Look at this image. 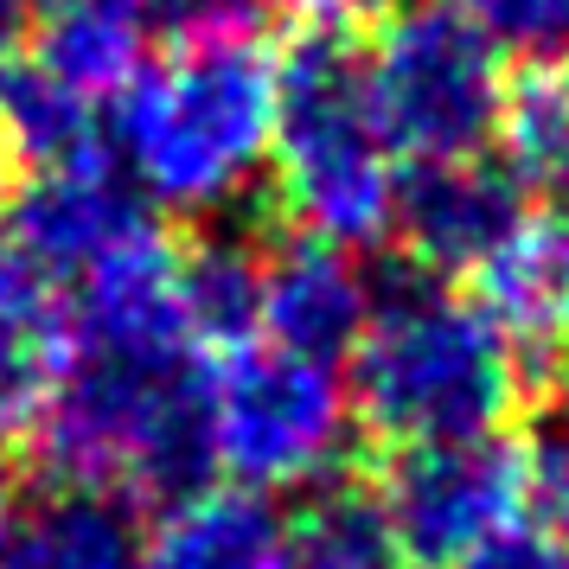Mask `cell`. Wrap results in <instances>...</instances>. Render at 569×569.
I'll use <instances>...</instances> for the list:
<instances>
[{
    "instance_id": "obj_1",
    "label": "cell",
    "mask_w": 569,
    "mask_h": 569,
    "mask_svg": "<svg viewBox=\"0 0 569 569\" xmlns=\"http://www.w3.org/2000/svg\"><path fill=\"white\" fill-rule=\"evenodd\" d=\"M64 346L39 410L46 461L64 487L186 492L206 473V339L186 313V257L160 224L58 295Z\"/></svg>"
},
{
    "instance_id": "obj_2",
    "label": "cell",
    "mask_w": 569,
    "mask_h": 569,
    "mask_svg": "<svg viewBox=\"0 0 569 569\" xmlns=\"http://www.w3.org/2000/svg\"><path fill=\"white\" fill-rule=\"evenodd\" d=\"M276 141V58L257 39L173 46L148 58L109 103V167L148 211L231 218L269 180Z\"/></svg>"
},
{
    "instance_id": "obj_3",
    "label": "cell",
    "mask_w": 569,
    "mask_h": 569,
    "mask_svg": "<svg viewBox=\"0 0 569 569\" xmlns=\"http://www.w3.org/2000/svg\"><path fill=\"white\" fill-rule=\"evenodd\" d=\"M346 390L352 416L397 448L487 436L518 397V359L473 308V295H455L436 276H403L371 295Z\"/></svg>"
},
{
    "instance_id": "obj_4",
    "label": "cell",
    "mask_w": 569,
    "mask_h": 569,
    "mask_svg": "<svg viewBox=\"0 0 569 569\" xmlns=\"http://www.w3.org/2000/svg\"><path fill=\"white\" fill-rule=\"evenodd\" d=\"M269 180L301 237L365 250L390 237L397 218V148H390L365 52L339 32H308L288 58H276V141H269Z\"/></svg>"
},
{
    "instance_id": "obj_5",
    "label": "cell",
    "mask_w": 569,
    "mask_h": 569,
    "mask_svg": "<svg viewBox=\"0 0 569 569\" xmlns=\"http://www.w3.org/2000/svg\"><path fill=\"white\" fill-rule=\"evenodd\" d=\"M352 390L339 359L243 339L206 365V467L243 492H308L352 448Z\"/></svg>"
},
{
    "instance_id": "obj_6",
    "label": "cell",
    "mask_w": 569,
    "mask_h": 569,
    "mask_svg": "<svg viewBox=\"0 0 569 569\" xmlns=\"http://www.w3.org/2000/svg\"><path fill=\"white\" fill-rule=\"evenodd\" d=\"M506 58L467 27L448 0H403L385 13L378 46L365 52V83L397 160H461L487 154Z\"/></svg>"
},
{
    "instance_id": "obj_7",
    "label": "cell",
    "mask_w": 569,
    "mask_h": 569,
    "mask_svg": "<svg viewBox=\"0 0 569 569\" xmlns=\"http://www.w3.org/2000/svg\"><path fill=\"white\" fill-rule=\"evenodd\" d=\"M531 467L525 448L487 429V436H441L403 441L378 480V518H385L397 557L416 569H448L473 543L525 518Z\"/></svg>"
},
{
    "instance_id": "obj_8",
    "label": "cell",
    "mask_w": 569,
    "mask_h": 569,
    "mask_svg": "<svg viewBox=\"0 0 569 569\" xmlns=\"http://www.w3.org/2000/svg\"><path fill=\"white\" fill-rule=\"evenodd\" d=\"M148 224H154V211L134 199L129 180L109 160L27 173L20 199H7V250L52 295H64L78 276H90L97 262L116 257Z\"/></svg>"
},
{
    "instance_id": "obj_9",
    "label": "cell",
    "mask_w": 569,
    "mask_h": 569,
    "mask_svg": "<svg viewBox=\"0 0 569 569\" xmlns=\"http://www.w3.org/2000/svg\"><path fill=\"white\" fill-rule=\"evenodd\" d=\"M518 224H525V186L506 173L499 154L422 160L416 173H403L390 218L422 276H473Z\"/></svg>"
},
{
    "instance_id": "obj_10",
    "label": "cell",
    "mask_w": 569,
    "mask_h": 569,
    "mask_svg": "<svg viewBox=\"0 0 569 569\" xmlns=\"http://www.w3.org/2000/svg\"><path fill=\"white\" fill-rule=\"evenodd\" d=\"M371 276L352 250L320 243V237H288L257 262V339L313 352V359H346L371 313Z\"/></svg>"
},
{
    "instance_id": "obj_11",
    "label": "cell",
    "mask_w": 569,
    "mask_h": 569,
    "mask_svg": "<svg viewBox=\"0 0 569 569\" xmlns=\"http://www.w3.org/2000/svg\"><path fill=\"white\" fill-rule=\"evenodd\" d=\"M473 308L506 339L518 371L569 365V224H518L480 269Z\"/></svg>"
},
{
    "instance_id": "obj_12",
    "label": "cell",
    "mask_w": 569,
    "mask_h": 569,
    "mask_svg": "<svg viewBox=\"0 0 569 569\" xmlns=\"http://www.w3.org/2000/svg\"><path fill=\"white\" fill-rule=\"evenodd\" d=\"M141 569H288V518L243 487H186L141 531Z\"/></svg>"
},
{
    "instance_id": "obj_13",
    "label": "cell",
    "mask_w": 569,
    "mask_h": 569,
    "mask_svg": "<svg viewBox=\"0 0 569 569\" xmlns=\"http://www.w3.org/2000/svg\"><path fill=\"white\" fill-rule=\"evenodd\" d=\"M103 134L109 103L52 78L27 46L0 52V160H13L27 173L90 167V160H109Z\"/></svg>"
},
{
    "instance_id": "obj_14",
    "label": "cell",
    "mask_w": 569,
    "mask_h": 569,
    "mask_svg": "<svg viewBox=\"0 0 569 569\" xmlns=\"http://www.w3.org/2000/svg\"><path fill=\"white\" fill-rule=\"evenodd\" d=\"M0 569H141V525L116 492L58 487L39 506H20Z\"/></svg>"
},
{
    "instance_id": "obj_15",
    "label": "cell",
    "mask_w": 569,
    "mask_h": 569,
    "mask_svg": "<svg viewBox=\"0 0 569 569\" xmlns=\"http://www.w3.org/2000/svg\"><path fill=\"white\" fill-rule=\"evenodd\" d=\"M20 46L71 90L97 97V103H116L122 83L148 64L154 39L134 20L129 0H39Z\"/></svg>"
},
{
    "instance_id": "obj_16",
    "label": "cell",
    "mask_w": 569,
    "mask_h": 569,
    "mask_svg": "<svg viewBox=\"0 0 569 569\" xmlns=\"http://www.w3.org/2000/svg\"><path fill=\"white\" fill-rule=\"evenodd\" d=\"M64 308L27 262L0 243V441L39 422L58 378Z\"/></svg>"
},
{
    "instance_id": "obj_17",
    "label": "cell",
    "mask_w": 569,
    "mask_h": 569,
    "mask_svg": "<svg viewBox=\"0 0 569 569\" xmlns=\"http://www.w3.org/2000/svg\"><path fill=\"white\" fill-rule=\"evenodd\" d=\"M492 148H499L506 173L525 192L569 180V58L525 64L506 83L499 122H492Z\"/></svg>"
},
{
    "instance_id": "obj_18",
    "label": "cell",
    "mask_w": 569,
    "mask_h": 569,
    "mask_svg": "<svg viewBox=\"0 0 569 569\" xmlns=\"http://www.w3.org/2000/svg\"><path fill=\"white\" fill-rule=\"evenodd\" d=\"M257 262L250 243H206L186 257V313L206 352L257 339Z\"/></svg>"
},
{
    "instance_id": "obj_19",
    "label": "cell",
    "mask_w": 569,
    "mask_h": 569,
    "mask_svg": "<svg viewBox=\"0 0 569 569\" xmlns=\"http://www.w3.org/2000/svg\"><path fill=\"white\" fill-rule=\"evenodd\" d=\"M288 569H403V557L371 499L333 492L301 525H288Z\"/></svg>"
},
{
    "instance_id": "obj_20",
    "label": "cell",
    "mask_w": 569,
    "mask_h": 569,
    "mask_svg": "<svg viewBox=\"0 0 569 569\" xmlns=\"http://www.w3.org/2000/svg\"><path fill=\"white\" fill-rule=\"evenodd\" d=\"M499 58L550 64L569 58V0H448Z\"/></svg>"
},
{
    "instance_id": "obj_21",
    "label": "cell",
    "mask_w": 569,
    "mask_h": 569,
    "mask_svg": "<svg viewBox=\"0 0 569 569\" xmlns=\"http://www.w3.org/2000/svg\"><path fill=\"white\" fill-rule=\"evenodd\" d=\"M148 39L167 46H218V39H257L269 0H129Z\"/></svg>"
},
{
    "instance_id": "obj_22",
    "label": "cell",
    "mask_w": 569,
    "mask_h": 569,
    "mask_svg": "<svg viewBox=\"0 0 569 569\" xmlns=\"http://www.w3.org/2000/svg\"><path fill=\"white\" fill-rule=\"evenodd\" d=\"M531 492H538L543 531L569 550V390H557L538 410V436H531Z\"/></svg>"
},
{
    "instance_id": "obj_23",
    "label": "cell",
    "mask_w": 569,
    "mask_h": 569,
    "mask_svg": "<svg viewBox=\"0 0 569 569\" xmlns=\"http://www.w3.org/2000/svg\"><path fill=\"white\" fill-rule=\"evenodd\" d=\"M448 569H569V550L543 525H506V531H492L487 543H473L467 557H455Z\"/></svg>"
},
{
    "instance_id": "obj_24",
    "label": "cell",
    "mask_w": 569,
    "mask_h": 569,
    "mask_svg": "<svg viewBox=\"0 0 569 569\" xmlns=\"http://www.w3.org/2000/svg\"><path fill=\"white\" fill-rule=\"evenodd\" d=\"M282 7H295V13H308L313 27H346V20H371V13H397L403 0H282Z\"/></svg>"
},
{
    "instance_id": "obj_25",
    "label": "cell",
    "mask_w": 569,
    "mask_h": 569,
    "mask_svg": "<svg viewBox=\"0 0 569 569\" xmlns=\"http://www.w3.org/2000/svg\"><path fill=\"white\" fill-rule=\"evenodd\" d=\"M32 13H39V0H0V52H13L27 39Z\"/></svg>"
},
{
    "instance_id": "obj_26",
    "label": "cell",
    "mask_w": 569,
    "mask_h": 569,
    "mask_svg": "<svg viewBox=\"0 0 569 569\" xmlns=\"http://www.w3.org/2000/svg\"><path fill=\"white\" fill-rule=\"evenodd\" d=\"M13 518H20V487H13V473L0 467V543H7V531H13Z\"/></svg>"
},
{
    "instance_id": "obj_27",
    "label": "cell",
    "mask_w": 569,
    "mask_h": 569,
    "mask_svg": "<svg viewBox=\"0 0 569 569\" xmlns=\"http://www.w3.org/2000/svg\"><path fill=\"white\" fill-rule=\"evenodd\" d=\"M0 224H7V180H0Z\"/></svg>"
},
{
    "instance_id": "obj_28",
    "label": "cell",
    "mask_w": 569,
    "mask_h": 569,
    "mask_svg": "<svg viewBox=\"0 0 569 569\" xmlns=\"http://www.w3.org/2000/svg\"><path fill=\"white\" fill-rule=\"evenodd\" d=\"M563 192H569V180H563Z\"/></svg>"
}]
</instances>
